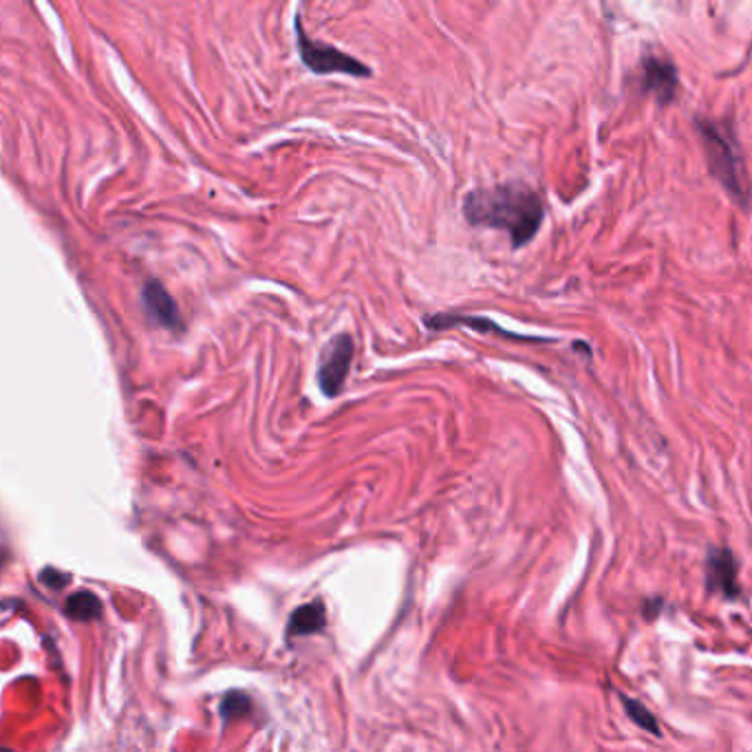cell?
<instances>
[{
	"mask_svg": "<svg viewBox=\"0 0 752 752\" xmlns=\"http://www.w3.org/2000/svg\"><path fill=\"white\" fill-rule=\"evenodd\" d=\"M325 624H327L325 605L320 601L307 603L292 614V618L288 622V638H305V635L320 633L325 629Z\"/></svg>",
	"mask_w": 752,
	"mask_h": 752,
	"instance_id": "cell-8",
	"label": "cell"
},
{
	"mask_svg": "<svg viewBox=\"0 0 752 752\" xmlns=\"http://www.w3.org/2000/svg\"><path fill=\"white\" fill-rule=\"evenodd\" d=\"M64 611L69 618L77 622H90L98 620L102 616V603L93 592H77L66 598Z\"/></svg>",
	"mask_w": 752,
	"mask_h": 752,
	"instance_id": "cell-9",
	"label": "cell"
},
{
	"mask_svg": "<svg viewBox=\"0 0 752 752\" xmlns=\"http://www.w3.org/2000/svg\"><path fill=\"white\" fill-rule=\"evenodd\" d=\"M294 34H296V45H299V53H301V62L316 75H349V77H360L366 80L373 75V71L360 62L357 58L344 53L342 49L320 43V40H312L301 23V16H296L294 23Z\"/></svg>",
	"mask_w": 752,
	"mask_h": 752,
	"instance_id": "cell-3",
	"label": "cell"
},
{
	"mask_svg": "<svg viewBox=\"0 0 752 752\" xmlns=\"http://www.w3.org/2000/svg\"><path fill=\"white\" fill-rule=\"evenodd\" d=\"M706 585L708 592L728 601L739 596V562L726 547H713L706 558Z\"/></svg>",
	"mask_w": 752,
	"mask_h": 752,
	"instance_id": "cell-6",
	"label": "cell"
},
{
	"mask_svg": "<svg viewBox=\"0 0 752 752\" xmlns=\"http://www.w3.org/2000/svg\"><path fill=\"white\" fill-rule=\"evenodd\" d=\"M463 217L475 228H493L510 234L514 247L527 245L543 223V202L523 183L480 187L463 199Z\"/></svg>",
	"mask_w": 752,
	"mask_h": 752,
	"instance_id": "cell-1",
	"label": "cell"
},
{
	"mask_svg": "<svg viewBox=\"0 0 752 752\" xmlns=\"http://www.w3.org/2000/svg\"><path fill=\"white\" fill-rule=\"evenodd\" d=\"M622 702H624V708H627V713H629L633 724H638L640 728L648 730L651 735H660V726H657L653 713L644 704H640V702H635L631 698H622Z\"/></svg>",
	"mask_w": 752,
	"mask_h": 752,
	"instance_id": "cell-10",
	"label": "cell"
},
{
	"mask_svg": "<svg viewBox=\"0 0 752 752\" xmlns=\"http://www.w3.org/2000/svg\"><path fill=\"white\" fill-rule=\"evenodd\" d=\"M351 357L353 342L347 333H340L327 342L318 364V387L327 398H333L342 391L347 373L351 368Z\"/></svg>",
	"mask_w": 752,
	"mask_h": 752,
	"instance_id": "cell-4",
	"label": "cell"
},
{
	"mask_svg": "<svg viewBox=\"0 0 752 752\" xmlns=\"http://www.w3.org/2000/svg\"><path fill=\"white\" fill-rule=\"evenodd\" d=\"M142 303H144L148 318L155 325L166 327V329H179L181 327L177 303L172 301V296L168 294V290L159 283V280H148V283L144 286Z\"/></svg>",
	"mask_w": 752,
	"mask_h": 752,
	"instance_id": "cell-7",
	"label": "cell"
},
{
	"mask_svg": "<svg viewBox=\"0 0 752 752\" xmlns=\"http://www.w3.org/2000/svg\"><path fill=\"white\" fill-rule=\"evenodd\" d=\"M698 133L702 135L706 161L713 177L726 187V193L735 202L748 204L750 185H748L743 157H741L735 133L728 126L711 122V120H700Z\"/></svg>",
	"mask_w": 752,
	"mask_h": 752,
	"instance_id": "cell-2",
	"label": "cell"
},
{
	"mask_svg": "<svg viewBox=\"0 0 752 752\" xmlns=\"http://www.w3.org/2000/svg\"><path fill=\"white\" fill-rule=\"evenodd\" d=\"M250 708H252V702H250V698H247L245 693H241V691L228 693V695L223 698V702H221V715H223L226 719H236V717L250 713Z\"/></svg>",
	"mask_w": 752,
	"mask_h": 752,
	"instance_id": "cell-11",
	"label": "cell"
},
{
	"mask_svg": "<svg viewBox=\"0 0 752 752\" xmlns=\"http://www.w3.org/2000/svg\"><path fill=\"white\" fill-rule=\"evenodd\" d=\"M60 577V572H51V570H45L43 574H40V581L43 583H47L49 587H53V590H62L66 583H69V577H62V579H58Z\"/></svg>",
	"mask_w": 752,
	"mask_h": 752,
	"instance_id": "cell-12",
	"label": "cell"
},
{
	"mask_svg": "<svg viewBox=\"0 0 752 752\" xmlns=\"http://www.w3.org/2000/svg\"><path fill=\"white\" fill-rule=\"evenodd\" d=\"M642 90L653 96L660 105L676 100L680 88V75L671 60L660 56H646L642 60Z\"/></svg>",
	"mask_w": 752,
	"mask_h": 752,
	"instance_id": "cell-5",
	"label": "cell"
}]
</instances>
